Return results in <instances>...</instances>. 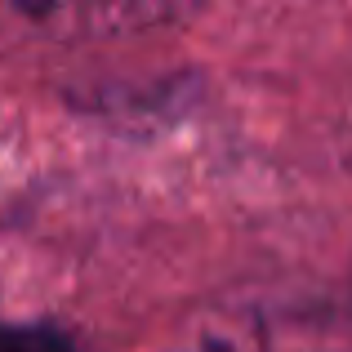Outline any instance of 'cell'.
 <instances>
[{
    "mask_svg": "<svg viewBox=\"0 0 352 352\" xmlns=\"http://www.w3.org/2000/svg\"><path fill=\"white\" fill-rule=\"evenodd\" d=\"M0 352H76L50 326H0Z\"/></svg>",
    "mask_w": 352,
    "mask_h": 352,
    "instance_id": "1",
    "label": "cell"
}]
</instances>
